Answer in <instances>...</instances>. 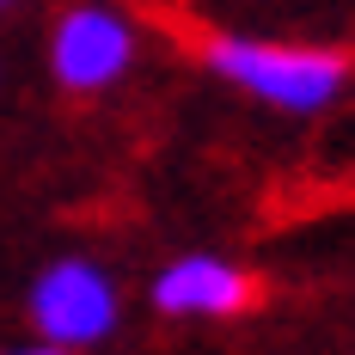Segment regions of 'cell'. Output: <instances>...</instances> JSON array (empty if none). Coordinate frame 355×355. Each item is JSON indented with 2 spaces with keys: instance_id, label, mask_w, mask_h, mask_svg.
Segmentation results:
<instances>
[{
  "instance_id": "obj_1",
  "label": "cell",
  "mask_w": 355,
  "mask_h": 355,
  "mask_svg": "<svg viewBox=\"0 0 355 355\" xmlns=\"http://www.w3.org/2000/svg\"><path fill=\"white\" fill-rule=\"evenodd\" d=\"M202 68L227 86H239L245 98L288 110V116H319L343 98L349 86V55L319 49V43H270V37H239L220 31L202 43Z\"/></svg>"
},
{
  "instance_id": "obj_2",
  "label": "cell",
  "mask_w": 355,
  "mask_h": 355,
  "mask_svg": "<svg viewBox=\"0 0 355 355\" xmlns=\"http://www.w3.org/2000/svg\"><path fill=\"white\" fill-rule=\"evenodd\" d=\"M25 313H31L37 343H55V349H92L105 343L116 319H123V288L105 263L92 257H55L37 270L31 294H25Z\"/></svg>"
},
{
  "instance_id": "obj_3",
  "label": "cell",
  "mask_w": 355,
  "mask_h": 355,
  "mask_svg": "<svg viewBox=\"0 0 355 355\" xmlns=\"http://www.w3.org/2000/svg\"><path fill=\"white\" fill-rule=\"evenodd\" d=\"M135 49H141L135 19L116 12V6L86 0V6H68L55 19V31H49V73H55L62 92L92 98V92H110L135 68Z\"/></svg>"
},
{
  "instance_id": "obj_4",
  "label": "cell",
  "mask_w": 355,
  "mask_h": 355,
  "mask_svg": "<svg viewBox=\"0 0 355 355\" xmlns=\"http://www.w3.org/2000/svg\"><path fill=\"white\" fill-rule=\"evenodd\" d=\"M147 300H153L166 319H239V313L257 306V276L239 270L233 257L184 251V257H172V263L153 276Z\"/></svg>"
},
{
  "instance_id": "obj_5",
  "label": "cell",
  "mask_w": 355,
  "mask_h": 355,
  "mask_svg": "<svg viewBox=\"0 0 355 355\" xmlns=\"http://www.w3.org/2000/svg\"><path fill=\"white\" fill-rule=\"evenodd\" d=\"M0 355H68V349H55V343H19V349H0Z\"/></svg>"
},
{
  "instance_id": "obj_6",
  "label": "cell",
  "mask_w": 355,
  "mask_h": 355,
  "mask_svg": "<svg viewBox=\"0 0 355 355\" xmlns=\"http://www.w3.org/2000/svg\"><path fill=\"white\" fill-rule=\"evenodd\" d=\"M0 6H12V0H0Z\"/></svg>"
}]
</instances>
